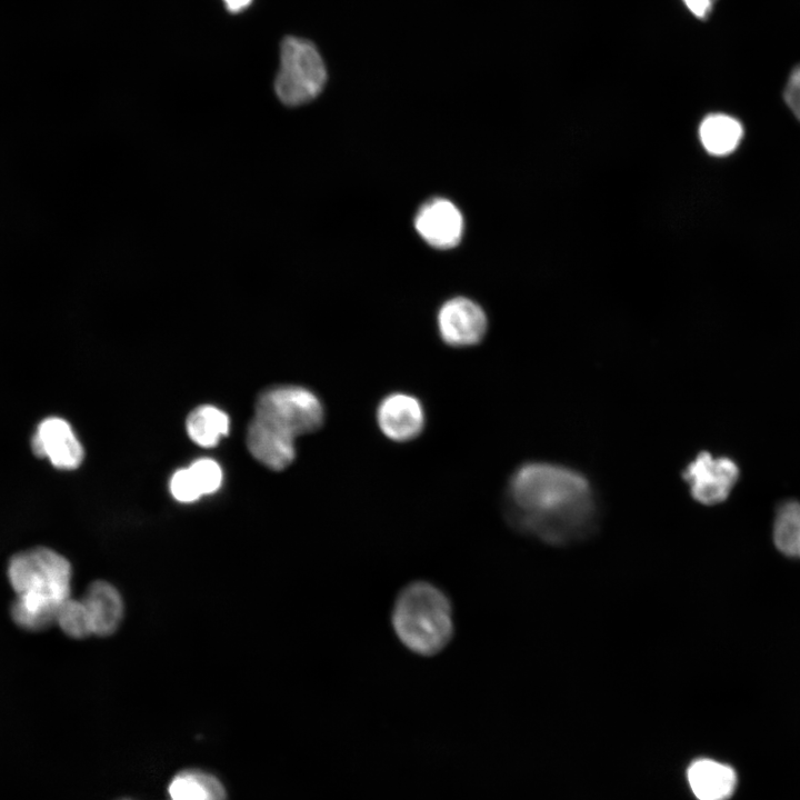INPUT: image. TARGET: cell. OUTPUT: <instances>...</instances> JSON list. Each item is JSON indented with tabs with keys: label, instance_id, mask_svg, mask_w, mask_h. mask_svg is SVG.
<instances>
[{
	"label": "cell",
	"instance_id": "7a4b0ae2",
	"mask_svg": "<svg viewBox=\"0 0 800 800\" xmlns=\"http://www.w3.org/2000/svg\"><path fill=\"white\" fill-rule=\"evenodd\" d=\"M326 418L320 398L301 386H279L260 394L249 424L251 454L269 467H284L296 457V438L319 430Z\"/></svg>",
	"mask_w": 800,
	"mask_h": 800
},
{
	"label": "cell",
	"instance_id": "6da1fadb",
	"mask_svg": "<svg viewBox=\"0 0 800 800\" xmlns=\"http://www.w3.org/2000/svg\"><path fill=\"white\" fill-rule=\"evenodd\" d=\"M507 516L520 531L551 543L584 537L596 520L588 480L571 469L543 462L521 466L507 490Z\"/></svg>",
	"mask_w": 800,
	"mask_h": 800
},
{
	"label": "cell",
	"instance_id": "4fadbf2b",
	"mask_svg": "<svg viewBox=\"0 0 800 800\" xmlns=\"http://www.w3.org/2000/svg\"><path fill=\"white\" fill-rule=\"evenodd\" d=\"M168 793L170 800H227L222 782L198 769L178 772L169 783Z\"/></svg>",
	"mask_w": 800,
	"mask_h": 800
},
{
	"label": "cell",
	"instance_id": "d6986e66",
	"mask_svg": "<svg viewBox=\"0 0 800 800\" xmlns=\"http://www.w3.org/2000/svg\"><path fill=\"white\" fill-rule=\"evenodd\" d=\"M170 491L176 500L183 503L193 502L201 497L188 468L173 473L170 480Z\"/></svg>",
	"mask_w": 800,
	"mask_h": 800
},
{
	"label": "cell",
	"instance_id": "3957f363",
	"mask_svg": "<svg viewBox=\"0 0 800 800\" xmlns=\"http://www.w3.org/2000/svg\"><path fill=\"white\" fill-rule=\"evenodd\" d=\"M7 574L16 593L10 607L12 621L32 632L54 623L59 608L71 597L69 560L50 548L34 547L13 554Z\"/></svg>",
	"mask_w": 800,
	"mask_h": 800
},
{
	"label": "cell",
	"instance_id": "7402d4cb",
	"mask_svg": "<svg viewBox=\"0 0 800 800\" xmlns=\"http://www.w3.org/2000/svg\"><path fill=\"white\" fill-rule=\"evenodd\" d=\"M223 1L226 3L227 9L230 12L237 13V12L244 10L247 7H249V4L251 3L252 0H223Z\"/></svg>",
	"mask_w": 800,
	"mask_h": 800
},
{
	"label": "cell",
	"instance_id": "ffe728a7",
	"mask_svg": "<svg viewBox=\"0 0 800 800\" xmlns=\"http://www.w3.org/2000/svg\"><path fill=\"white\" fill-rule=\"evenodd\" d=\"M783 97L790 110L800 120V64L791 71Z\"/></svg>",
	"mask_w": 800,
	"mask_h": 800
},
{
	"label": "cell",
	"instance_id": "8fae6325",
	"mask_svg": "<svg viewBox=\"0 0 800 800\" xmlns=\"http://www.w3.org/2000/svg\"><path fill=\"white\" fill-rule=\"evenodd\" d=\"M87 608L92 634L107 637L119 628L124 606L120 592L111 583L92 582L81 599Z\"/></svg>",
	"mask_w": 800,
	"mask_h": 800
},
{
	"label": "cell",
	"instance_id": "52a82bcc",
	"mask_svg": "<svg viewBox=\"0 0 800 800\" xmlns=\"http://www.w3.org/2000/svg\"><path fill=\"white\" fill-rule=\"evenodd\" d=\"M683 478L697 501L712 506L728 498L738 481L739 469L729 458L701 452L688 464Z\"/></svg>",
	"mask_w": 800,
	"mask_h": 800
},
{
	"label": "cell",
	"instance_id": "5b68a950",
	"mask_svg": "<svg viewBox=\"0 0 800 800\" xmlns=\"http://www.w3.org/2000/svg\"><path fill=\"white\" fill-rule=\"evenodd\" d=\"M326 81L327 69L316 46L302 38H284L274 79L278 99L289 107L307 103L319 96Z\"/></svg>",
	"mask_w": 800,
	"mask_h": 800
},
{
	"label": "cell",
	"instance_id": "44dd1931",
	"mask_svg": "<svg viewBox=\"0 0 800 800\" xmlns=\"http://www.w3.org/2000/svg\"><path fill=\"white\" fill-rule=\"evenodd\" d=\"M682 2L696 18L704 20L711 14L717 0H682Z\"/></svg>",
	"mask_w": 800,
	"mask_h": 800
},
{
	"label": "cell",
	"instance_id": "30bf717a",
	"mask_svg": "<svg viewBox=\"0 0 800 800\" xmlns=\"http://www.w3.org/2000/svg\"><path fill=\"white\" fill-rule=\"evenodd\" d=\"M37 456L47 457L59 469H74L83 458L82 447L67 421L60 418L43 420L32 439Z\"/></svg>",
	"mask_w": 800,
	"mask_h": 800
},
{
	"label": "cell",
	"instance_id": "5bb4252c",
	"mask_svg": "<svg viewBox=\"0 0 800 800\" xmlns=\"http://www.w3.org/2000/svg\"><path fill=\"white\" fill-rule=\"evenodd\" d=\"M743 136L741 123L733 117L713 113L706 117L699 128L703 148L713 156H727L734 151Z\"/></svg>",
	"mask_w": 800,
	"mask_h": 800
},
{
	"label": "cell",
	"instance_id": "ac0fdd59",
	"mask_svg": "<svg viewBox=\"0 0 800 800\" xmlns=\"http://www.w3.org/2000/svg\"><path fill=\"white\" fill-rule=\"evenodd\" d=\"M188 469L201 496L211 494L220 488L222 483V470L214 460L208 458L199 459Z\"/></svg>",
	"mask_w": 800,
	"mask_h": 800
},
{
	"label": "cell",
	"instance_id": "ba28073f",
	"mask_svg": "<svg viewBox=\"0 0 800 800\" xmlns=\"http://www.w3.org/2000/svg\"><path fill=\"white\" fill-rule=\"evenodd\" d=\"M376 420L380 431L389 440L408 442L423 431L426 411L417 397L407 392H392L379 402Z\"/></svg>",
	"mask_w": 800,
	"mask_h": 800
},
{
	"label": "cell",
	"instance_id": "9c48e42d",
	"mask_svg": "<svg viewBox=\"0 0 800 800\" xmlns=\"http://www.w3.org/2000/svg\"><path fill=\"white\" fill-rule=\"evenodd\" d=\"M414 227L420 237L439 249L452 248L459 243L463 232V218L449 200L434 198L417 212Z\"/></svg>",
	"mask_w": 800,
	"mask_h": 800
},
{
	"label": "cell",
	"instance_id": "9a60e30c",
	"mask_svg": "<svg viewBox=\"0 0 800 800\" xmlns=\"http://www.w3.org/2000/svg\"><path fill=\"white\" fill-rule=\"evenodd\" d=\"M187 431L197 444L204 448L213 447L228 433L229 418L213 406H201L189 414Z\"/></svg>",
	"mask_w": 800,
	"mask_h": 800
},
{
	"label": "cell",
	"instance_id": "e0dca14e",
	"mask_svg": "<svg viewBox=\"0 0 800 800\" xmlns=\"http://www.w3.org/2000/svg\"><path fill=\"white\" fill-rule=\"evenodd\" d=\"M54 623L73 639H84L92 634L89 614L81 599H67L59 608Z\"/></svg>",
	"mask_w": 800,
	"mask_h": 800
},
{
	"label": "cell",
	"instance_id": "2e32d148",
	"mask_svg": "<svg viewBox=\"0 0 800 800\" xmlns=\"http://www.w3.org/2000/svg\"><path fill=\"white\" fill-rule=\"evenodd\" d=\"M773 540L782 553L800 558V502L789 500L778 508L773 524Z\"/></svg>",
	"mask_w": 800,
	"mask_h": 800
},
{
	"label": "cell",
	"instance_id": "277c9868",
	"mask_svg": "<svg viewBox=\"0 0 800 800\" xmlns=\"http://www.w3.org/2000/svg\"><path fill=\"white\" fill-rule=\"evenodd\" d=\"M391 626L406 649L432 657L452 640V602L438 586L424 580L412 581L400 590L393 602Z\"/></svg>",
	"mask_w": 800,
	"mask_h": 800
},
{
	"label": "cell",
	"instance_id": "8992f818",
	"mask_svg": "<svg viewBox=\"0 0 800 800\" xmlns=\"http://www.w3.org/2000/svg\"><path fill=\"white\" fill-rule=\"evenodd\" d=\"M437 328L440 339L450 347L466 348L478 344L488 330L484 310L473 300L454 297L438 310Z\"/></svg>",
	"mask_w": 800,
	"mask_h": 800
},
{
	"label": "cell",
	"instance_id": "7c38bea8",
	"mask_svg": "<svg viewBox=\"0 0 800 800\" xmlns=\"http://www.w3.org/2000/svg\"><path fill=\"white\" fill-rule=\"evenodd\" d=\"M689 784L699 800H727L737 786L736 771L711 759H699L688 770Z\"/></svg>",
	"mask_w": 800,
	"mask_h": 800
}]
</instances>
